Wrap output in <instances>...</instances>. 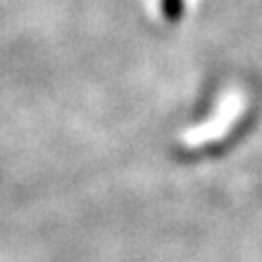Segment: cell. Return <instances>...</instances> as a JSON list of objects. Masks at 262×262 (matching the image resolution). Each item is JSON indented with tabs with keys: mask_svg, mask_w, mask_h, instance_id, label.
<instances>
[{
	"mask_svg": "<svg viewBox=\"0 0 262 262\" xmlns=\"http://www.w3.org/2000/svg\"><path fill=\"white\" fill-rule=\"evenodd\" d=\"M162 11L168 20H175L182 11V0H162Z\"/></svg>",
	"mask_w": 262,
	"mask_h": 262,
	"instance_id": "6da1fadb",
	"label": "cell"
}]
</instances>
